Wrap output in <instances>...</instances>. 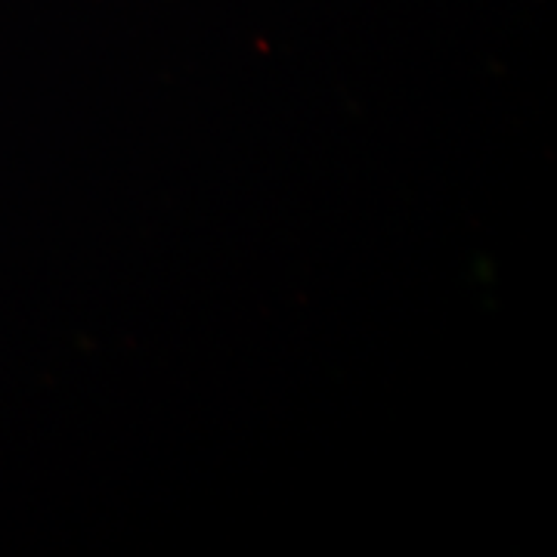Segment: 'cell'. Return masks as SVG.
Wrapping results in <instances>:
<instances>
[]
</instances>
